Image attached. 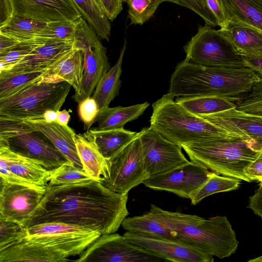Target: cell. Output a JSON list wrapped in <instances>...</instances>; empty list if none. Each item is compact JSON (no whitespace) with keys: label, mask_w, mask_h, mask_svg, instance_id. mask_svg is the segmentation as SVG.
Returning a JSON list of instances; mask_svg holds the SVG:
<instances>
[{"label":"cell","mask_w":262,"mask_h":262,"mask_svg":"<svg viewBox=\"0 0 262 262\" xmlns=\"http://www.w3.org/2000/svg\"><path fill=\"white\" fill-rule=\"evenodd\" d=\"M128 195L116 192L95 180L47 186L25 227L61 223L97 231L101 235L115 233L129 214Z\"/></svg>","instance_id":"cell-1"},{"label":"cell","mask_w":262,"mask_h":262,"mask_svg":"<svg viewBox=\"0 0 262 262\" xmlns=\"http://www.w3.org/2000/svg\"><path fill=\"white\" fill-rule=\"evenodd\" d=\"M260 78L249 68H212L181 61L175 68L168 91L172 96H215L241 98Z\"/></svg>","instance_id":"cell-2"},{"label":"cell","mask_w":262,"mask_h":262,"mask_svg":"<svg viewBox=\"0 0 262 262\" xmlns=\"http://www.w3.org/2000/svg\"><path fill=\"white\" fill-rule=\"evenodd\" d=\"M150 210L173 232L181 242L202 253L223 259L236 251L238 242L226 216L208 219L163 210L154 204Z\"/></svg>","instance_id":"cell-3"},{"label":"cell","mask_w":262,"mask_h":262,"mask_svg":"<svg viewBox=\"0 0 262 262\" xmlns=\"http://www.w3.org/2000/svg\"><path fill=\"white\" fill-rule=\"evenodd\" d=\"M169 93L152 103L150 127L166 139L182 147L217 138L251 139L227 132L188 111Z\"/></svg>","instance_id":"cell-4"},{"label":"cell","mask_w":262,"mask_h":262,"mask_svg":"<svg viewBox=\"0 0 262 262\" xmlns=\"http://www.w3.org/2000/svg\"><path fill=\"white\" fill-rule=\"evenodd\" d=\"M190 161L219 174L252 182L245 169L257 158L262 143L246 138H217L182 146Z\"/></svg>","instance_id":"cell-5"},{"label":"cell","mask_w":262,"mask_h":262,"mask_svg":"<svg viewBox=\"0 0 262 262\" xmlns=\"http://www.w3.org/2000/svg\"><path fill=\"white\" fill-rule=\"evenodd\" d=\"M71 87L65 81L33 84L0 99V116L18 120L41 118L48 110L59 111Z\"/></svg>","instance_id":"cell-6"},{"label":"cell","mask_w":262,"mask_h":262,"mask_svg":"<svg viewBox=\"0 0 262 262\" xmlns=\"http://www.w3.org/2000/svg\"><path fill=\"white\" fill-rule=\"evenodd\" d=\"M0 145L39 161L49 170L68 161L43 133L22 120L0 116Z\"/></svg>","instance_id":"cell-7"},{"label":"cell","mask_w":262,"mask_h":262,"mask_svg":"<svg viewBox=\"0 0 262 262\" xmlns=\"http://www.w3.org/2000/svg\"><path fill=\"white\" fill-rule=\"evenodd\" d=\"M183 49L184 60L191 63L212 68H247L244 57L221 29L200 26Z\"/></svg>","instance_id":"cell-8"},{"label":"cell","mask_w":262,"mask_h":262,"mask_svg":"<svg viewBox=\"0 0 262 262\" xmlns=\"http://www.w3.org/2000/svg\"><path fill=\"white\" fill-rule=\"evenodd\" d=\"M73 47L82 53L83 72L80 87L73 98L78 104L91 97L101 77L111 69L106 50L93 29L81 17L75 21Z\"/></svg>","instance_id":"cell-9"},{"label":"cell","mask_w":262,"mask_h":262,"mask_svg":"<svg viewBox=\"0 0 262 262\" xmlns=\"http://www.w3.org/2000/svg\"><path fill=\"white\" fill-rule=\"evenodd\" d=\"M27 230L24 239L50 248L67 258L80 255L101 235L97 231L61 223L35 225Z\"/></svg>","instance_id":"cell-10"},{"label":"cell","mask_w":262,"mask_h":262,"mask_svg":"<svg viewBox=\"0 0 262 262\" xmlns=\"http://www.w3.org/2000/svg\"><path fill=\"white\" fill-rule=\"evenodd\" d=\"M106 161V171L99 182L116 192L127 193L150 177L144 165L139 133L124 148Z\"/></svg>","instance_id":"cell-11"},{"label":"cell","mask_w":262,"mask_h":262,"mask_svg":"<svg viewBox=\"0 0 262 262\" xmlns=\"http://www.w3.org/2000/svg\"><path fill=\"white\" fill-rule=\"evenodd\" d=\"M77 262H150L166 261L136 246L119 234L101 235L80 255Z\"/></svg>","instance_id":"cell-12"},{"label":"cell","mask_w":262,"mask_h":262,"mask_svg":"<svg viewBox=\"0 0 262 262\" xmlns=\"http://www.w3.org/2000/svg\"><path fill=\"white\" fill-rule=\"evenodd\" d=\"M143 160L150 177L169 171L189 162L182 147L165 138L150 127L139 132Z\"/></svg>","instance_id":"cell-13"},{"label":"cell","mask_w":262,"mask_h":262,"mask_svg":"<svg viewBox=\"0 0 262 262\" xmlns=\"http://www.w3.org/2000/svg\"><path fill=\"white\" fill-rule=\"evenodd\" d=\"M46 187L10 183L1 179L0 216L14 221L25 227L42 200Z\"/></svg>","instance_id":"cell-14"},{"label":"cell","mask_w":262,"mask_h":262,"mask_svg":"<svg viewBox=\"0 0 262 262\" xmlns=\"http://www.w3.org/2000/svg\"><path fill=\"white\" fill-rule=\"evenodd\" d=\"M212 171L191 161L165 172L150 177L143 184L156 190L169 191L190 199Z\"/></svg>","instance_id":"cell-15"},{"label":"cell","mask_w":262,"mask_h":262,"mask_svg":"<svg viewBox=\"0 0 262 262\" xmlns=\"http://www.w3.org/2000/svg\"><path fill=\"white\" fill-rule=\"evenodd\" d=\"M123 236L133 244L158 255L166 261L210 262L213 260V256L205 254L177 239L127 231Z\"/></svg>","instance_id":"cell-16"},{"label":"cell","mask_w":262,"mask_h":262,"mask_svg":"<svg viewBox=\"0 0 262 262\" xmlns=\"http://www.w3.org/2000/svg\"><path fill=\"white\" fill-rule=\"evenodd\" d=\"M15 16L45 23L76 21L82 17L72 0H9Z\"/></svg>","instance_id":"cell-17"},{"label":"cell","mask_w":262,"mask_h":262,"mask_svg":"<svg viewBox=\"0 0 262 262\" xmlns=\"http://www.w3.org/2000/svg\"><path fill=\"white\" fill-rule=\"evenodd\" d=\"M200 117L227 132L262 143V115L247 113L235 107Z\"/></svg>","instance_id":"cell-18"},{"label":"cell","mask_w":262,"mask_h":262,"mask_svg":"<svg viewBox=\"0 0 262 262\" xmlns=\"http://www.w3.org/2000/svg\"><path fill=\"white\" fill-rule=\"evenodd\" d=\"M73 49V40H56L36 47L11 70L2 74L47 70Z\"/></svg>","instance_id":"cell-19"},{"label":"cell","mask_w":262,"mask_h":262,"mask_svg":"<svg viewBox=\"0 0 262 262\" xmlns=\"http://www.w3.org/2000/svg\"><path fill=\"white\" fill-rule=\"evenodd\" d=\"M22 120L43 133L68 160L76 166L83 168L74 140L76 133L72 128L68 125H60L57 122H47L41 118Z\"/></svg>","instance_id":"cell-20"},{"label":"cell","mask_w":262,"mask_h":262,"mask_svg":"<svg viewBox=\"0 0 262 262\" xmlns=\"http://www.w3.org/2000/svg\"><path fill=\"white\" fill-rule=\"evenodd\" d=\"M59 252L25 239L0 251V262H66Z\"/></svg>","instance_id":"cell-21"},{"label":"cell","mask_w":262,"mask_h":262,"mask_svg":"<svg viewBox=\"0 0 262 262\" xmlns=\"http://www.w3.org/2000/svg\"><path fill=\"white\" fill-rule=\"evenodd\" d=\"M237 52L244 57H262V31L250 25L228 20L221 28Z\"/></svg>","instance_id":"cell-22"},{"label":"cell","mask_w":262,"mask_h":262,"mask_svg":"<svg viewBox=\"0 0 262 262\" xmlns=\"http://www.w3.org/2000/svg\"><path fill=\"white\" fill-rule=\"evenodd\" d=\"M83 72L81 51L74 48L46 70L40 81H65L77 92L81 85Z\"/></svg>","instance_id":"cell-23"},{"label":"cell","mask_w":262,"mask_h":262,"mask_svg":"<svg viewBox=\"0 0 262 262\" xmlns=\"http://www.w3.org/2000/svg\"><path fill=\"white\" fill-rule=\"evenodd\" d=\"M0 159L7 163L9 169L27 182L40 186H47L49 169L38 161L23 156L0 145Z\"/></svg>","instance_id":"cell-24"},{"label":"cell","mask_w":262,"mask_h":262,"mask_svg":"<svg viewBox=\"0 0 262 262\" xmlns=\"http://www.w3.org/2000/svg\"><path fill=\"white\" fill-rule=\"evenodd\" d=\"M74 140L83 169L95 181H99L107 170L106 159L102 156L90 129L75 134Z\"/></svg>","instance_id":"cell-25"},{"label":"cell","mask_w":262,"mask_h":262,"mask_svg":"<svg viewBox=\"0 0 262 262\" xmlns=\"http://www.w3.org/2000/svg\"><path fill=\"white\" fill-rule=\"evenodd\" d=\"M126 45L125 39L117 62L101 77L93 92L92 97L97 102L99 110L108 107L112 101L119 94L122 64Z\"/></svg>","instance_id":"cell-26"},{"label":"cell","mask_w":262,"mask_h":262,"mask_svg":"<svg viewBox=\"0 0 262 262\" xmlns=\"http://www.w3.org/2000/svg\"><path fill=\"white\" fill-rule=\"evenodd\" d=\"M149 103L145 102L123 107H107L99 110L96 121L99 130L124 128L126 123L134 121L143 114Z\"/></svg>","instance_id":"cell-27"},{"label":"cell","mask_w":262,"mask_h":262,"mask_svg":"<svg viewBox=\"0 0 262 262\" xmlns=\"http://www.w3.org/2000/svg\"><path fill=\"white\" fill-rule=\"evenodd\" d=\"M228 20L262 31V0H221Z\"/></svg>","instance_id":"cell-28"},{"label":"cell","mask_w":262,"mask_h":262,"mask_svg":"<svg viewBox=\"0 0 262 262\" xmlns=\"http://www.w3.org/2000/svg\"><path fill=\"white\" fill-rule=\"evenodd\" d=\"M241 98L215 96L179 97L176 101L192 114L201 116L235 108Z\"/></svg>","instance_id":"cell-29"},{"label":"cell","mask_w":262,"mask_h":262,"mask_svg":"<svg viewBox=\"0 0 262 262\" xmlns=\"http://www.w3.org/2000/svg\"><path fill=\"white\" fill-rule=\"evenodd\" d=\"M90 130L94 136L99 150L106 160L124 148L138 133L124 128L99 130L95 128Z\"/></svg>","instance_id":"cell-30"},{"label":"cell","mask_w":262,"mask_h":262,"mask_svg":"<svg viewBox=\"0 0 262 262\" xmlns=\"http://www.w3.org/2000/svg\"><path fill=\"white\" fill-rule=\"evenodd\" d=\"M122 228L135 233L156 235L177 239L173 231L149 210L140 216L126 217L121 224Z\"/></svg>","instance_id":"cell-31"},{"label":"cell","mask_w":262,"mask_h":262,"mask_svg":"<svg viewBox=\"0 0 262 262\" xmlns=\"http://www.w3.org/2000/svg\"><path fill=\"white\" fill-rule=\"evenodd\" d=\"M82 17L93 29L98 36L108 41L111 35L110 20L97 0H72Z\"/></svg>","instance_id":"cell-32"},{"label":"cell","mask_w":262,"mask_h":262,"mask_svg":"<svg viewBox=\"0 0 262 262\" xmlns=\"http://www.w3.org/2000/svg\"><path fill=\"white\" fill-rule=\"evenodd\" d=\"M75 21L58 20L47 23L32 38L20 42L21 45L38 46L56 40H73Z\"/></svg>","instance_id":"cell-33"},{"label":"cell","mask_w":262,"mask_h":262,"mask_svg":"<svg viewBox=\"0 0 262 262\" xmlns=\"http://www.w3.org/2000/svg\"><path fill=\"white\" fill-rule=\"evenodd\" d=\"M46 71L0 74V99L7 97L41 81Z\"/></svg>","instance_id":"cell-34"},{"label":"cell","mask_w":262,"mask_h":262,"mask_svg":"<svg viewBox=\"0 0 262 262\" xmlns=\"http://www.w3.org/2000/svg\"><path fill=\"white\" fill-rule=\"evenodd\" d=\"M241 180L231 177L220 176L212 172L207 181L190 199L192 205H196L203 199L215 193L237 189Z\"/></svg>","instance_id":"cell-35"},{"label":"cell","mask_w":262,"mask_h":262,"mask_svg":"<svg viewBox=\"0 0 262 262\" xmlns=\"http://www.w3.org/2000/svg\"><path fill=\"white\" fill-rule=\"evenodd\" d=\"M47 23L14 16L5 25L0 28V32L15 37L21 42L34 37L45 27Z\"/></svg>","instance_id":"cell-36"},{"label":"cell","mask_w":262,"mask_h":262,"mask_svg":"<svg viewBox=\"0 0 262 262\" xmlns=\"http://www.w3.org/2000/svg\"><path fill=\"white\" fill-rule=\"evenodd\" d=\"M83 168L67 161L54 169L49 170L47 186H52L93 181Z\"/></svg>","instance_id":"cell-37"},{"label":"cell","mask_w":262,"mask_h":262,"mask_svg":"<svg viewBox=\"0 0 262 262\" xmlns=\"http://www.w3.org/2000/svg\"><path fill=\"white\" fill-rule=\"evenodd\" d=\"M128 6L130 25H142L154 14L163 0H124Z\"/></svg>","instance_id":"cell-38"},{"label":"cell","mask_w":262,"mask_h":262,"mask_svg":"<svg viewBox=\"0 0 262 262\" xmlns=\"http://www.w3.org/2000/svg\"><path fill=\"white\" fill-rule=\"evenodd\" d=\"M27 236V228L24 226L0 216V251L21 241Z\"/></svg>","instance_id":"cell-39"},{"label":"cell","mask_w":262,"mask_h":262,"mask_svg":"<svg viewBox=\"0 0 262 262\" xmlns=\"http://www.w3.org/2000/svg\"><path fill=\"white\" fill-rule=\"evenodd\" d=\"M36 47L19 45L14 49L0 54V72L11 70L28 56Z\"/></svg>","instance_id":"cell-40"},{"label":"cell","mask_w":262,"mask_h":262,"mask_svg":"<svg viewBox=\"0 0 262 262\" xmlns=\"http://www.w3.org/2000/svg\"><path fill=\"white\" fill-rule=\"evenodd\" d=\"M78 104L79 117L84 123V128L89 130L91 125L96 122L99 112L98 106L92 97L84 99Z\"/></svg>","instance_id":"cell-41"},{"label":"cell","mask_w":262,"mask_h":262,"mask_svg":"<svg viewBox=\"0 0 262 262\" xmlns=\"http://www.w3.org/2000/svg\"><path fill=\"white\" fill-rule=\"evenodd\" d=\"M186 8L191 10L200 16L206 26H218L217 20L208 8L206 0H184Z\"/></svg>","instance_id":"cell-42"},{"label":"cell","mask_w":262,"mask_h":262,"mask_svg":"<svg viewBox=\"0 0 262 262\" xmlns=\"http://www.w3.org/2000/svg\"><path fill=\"white\" fill-rule=\"evenodd\" d=\"M99 6L110 21H113L123 9L122 0H97Z\"/></svg>","instance_id":"cell-43"},{"label":"cell","mask_w":262,"mask_h":262,"mask_svg":"<svg viewBox=\"0 0 262 262\" xmlns=\"http://www.w3.org/2000/svg\"><path fill=\"white\" fill-rule=\"evenodd\" d=\"M245 174L251 181H257L262 184V149L256 159L244 170Z\"/></svg>","instance_id":"cell-44"},{"label":"cell","mask_w":262,"mask_h":262,"mask_svg":"<svg viewBox=\"0 0 262 262\" xmlns=\"http://www.w3.org/2000/svg\"><path fill=\"white\" fill-rule=\"evenodd\" d=\"M208 8L216 18L218 26L221 28L224 27L228 20L221 0H206Z\"/></svg>","instance_id":"cell-45"},{"label":"cell","mask_w":262,"mask_h":262,"mask_svg":"<svg viewBox=\"0 0 262 262\" xmlns=\"http://www.w3.org/2000/svg\"><path fill=\"white\" fill-rule=\"evenodd\" d=\"M0 173L1 179L6 182L24 185H33L11 172L9 169L6 162L2 159H0Z\"/></svg>","instance_id":"cell-46"},{"label":"cell","mask_w":262,"mask_h":262,"mask_svg":"<svg viewBox=\"0 0 262 262\" xmlns=\"http://www.w3.org/2000/svg\"><path fill=\"white\" fill-rule=\"evenodd\" d=\"M248 207L262 218V184H260L254 194L250 196Z\"/></svg>","instance_id":"cell-47"},{"label":"cell","mask_w":262,"mask_h":262,"mask_svg":"<svg viewBox=\"0 0 262 262\" xmlns=\"http://www.w3.org/2000/svg\"><path fill=\"white\" fill-rule=\"evenodd\" d=\"M14 13L9 0H0V28L5 25L13 17Z\"/></svg>","instance_id":"cell-48"},{"label":"cell","mask_w":262,"mask_h":262,"mask_svg":"<svg viewBox=\"0 0 262 262\" xmlns=\"http://www.w3.org/2000/svg\"><path fill=\"white\" fill-rule=\"evenodd\" d=\"M20 42L17 38L0 32V54L16 48Z\"/></svg>","instance_id":"cell-49"},{"label":"cell","mask_w":262,"mask_h":262,"mask_svg":"<svg viewBox=\"0 0 262 262\" xmlns=\"http://www.w3.org/2000/svg\"><path fill=\"white\" fill-rule=\"evenodd\" d=\"M244 59L246 67L255 71L262 78V57L257 58L244 57Z\"/></svg>","instance_id":"cell-50"},{"label":"cell","mask_w":262,"mask_h":262,"mask_svg":"<svg viewBox=\"0 0 262 262\" xmlns=\"http://www.w3.org/2000/svg\"><path fill=\"white\" fill-rule=\"evenodd\" d=\"M70 119L69 112L66 110L58 111L57 122L60 125H67Z\"/></svg>","instance_id":"cell-51"},{"label":"cell","mask_w":262,"mask_h":262,"mask_svg":"<svg viewBox=\"0 0 262 262\" xmlns=\"http://www.w3.org/2000/svg\"><path fill=\"white\" fill-rule=\"evenodd\" d=\"M58 111L52 110H48L43 114L41 119L47 122H56L58 117Z\"/></svg>","instance_id":"cell-52"},{"label":"cell","mask_w":262,"mask_h":262,"mask_svg":"<svg viewBox=\"0 0 262 262\" xmlns=\"http://www.w3.org/2000/svg\"><path fill=\"white\" fill-rule=\"evenodd\" d=\"M163 2H171L186 7V4L184 0H163Z\"/></svg>","instance_id":"cell-53"},{"label":"cell","mask_w":262,"mask_h":262,"mask_svg":"<svg viewBox=\"0 0 262 262\" xmlns=\"http://www.w3.org/2000/svg\"><path fill=\"white\" fill-rule=\"evenodd\" d=\"M248 261H250V262H262V255H261V256H259L258 257L255 258L254 259H250Z\"/></svg>","instance_id":"cell-54"},{"label":"cell","mask_w":262,"mask_h":262,"mask_svg":"<svg viewBox=\"0 0 262 262\" xmlns=\"http://www.w3.org/2000/svg\"><path fill=\"white\" fill-rule=\"evenodd\" d=\"M122 1H123V2H124V0H122Z\"/></svg>","instance_id":"cell-55"}]
</instances>
